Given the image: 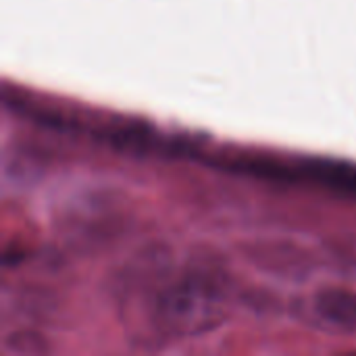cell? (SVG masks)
Listing matches in <instances>:
<instances>
[{
	"mask_svg": "<svg viewBox=\"0 0 356 356\" xmlns=\"http://www.w3.org/2000/svg\"><path fill=\"white\" fill-rule=\"evenodd\" d=\"M156 319L173 336L207 332L223 319V294L211 277L190 273L161 294Z\"/></svg>",
	"mask_w": 356,
	"mask_h": 356,
	"instance_id": "obj_1",
	"label": "cell"
},
{
	"mask_svg": "<svg viewBox=\"0 0 356 356\" xmlns=\"http://www.w3.org/2000/svg\"><path fill=\"white\" fill-rule=\"evenodd\" d=\"M315 315L327 330L336 334L356 332V292L344 288L323 290L315 296Z\"/></svg>",
	"mask_w": 356,
	"mask_h": 356,
	"instance_id": "obj_2",
	"label": "cell"
}]
</instances>
